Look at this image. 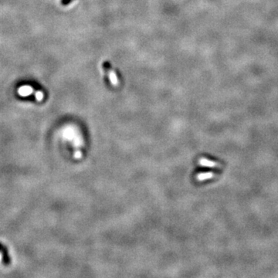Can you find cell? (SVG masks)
Masks as SVG:
<instances>
[{
    "label": "cell",
    "mask_w": 278,
    "mask_h": 278,
    "mask_svg": "<svg viewBox=\"0 0 278 278\" xmlns=\"http://www.w3.org/2000/svg\"><path fill=\"white\" fill-rule=\"evenodd\" d=\"M102 67H103V70H104V72H106V74H107L111 83L114 85L118 84L119 83L118 76L117 75V74H116L115 71L112 69L111 64L106 61L103 63V65H102Z\"/></svg>",
    "instance_id": "obj_1"
},
{
    "label": "cell",
    "mask_w": 278,
    "mask_h": 278,
    "mask_svg": "<svg viewBox=\"0 0 278 278\" xmlns=\"http://www.w3.org/2000/svg\"><path fill=\"white\" fill-rule=\"evenodd\" d=\"M211 176H212L211 172H202L198 175V179H199V180H204V179L211 177Z\"/></svg>",
    "instance_id": "obj_2"
},
{
    "label": "cell",
    "mask_w": 278,
    "mask_h": 278,
    "mask_svg": "<svg viewBox=\"0 0 278 278\" xmlns=\"http://www.w3.org/2000/svg\"><path fill=\"white\" fill-rule=\"evenodd\" d=\"M74 157L77 159L80 158H82V152L80 151H77L75 153H74Z\"/></svg>",
    "instance_id": "obj_3"
},
{
    "label": "cell",
    "mask_w": 278,
    "mask_h": 278,
    "mask_svg": "<svg viewBox=\"0 0 278 278\" xmlns=\"http://www.w3.org/2000/svg\"><path fill=\"white\" fill-rule=\"evenodd\" d=\"M73 0H62V4L63 5V6H66V5H67V4H69V3H70V2H72Z\"/></svg>",
    "instance_id": "obj_4"
}]
</instances>
